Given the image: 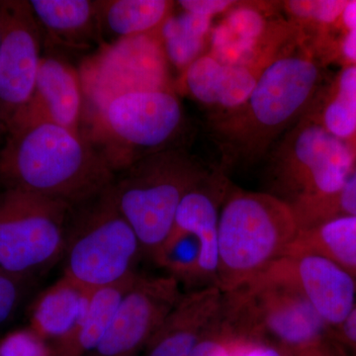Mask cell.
<instances>
[{
    "label": "cell",
    "instance_id": "cell-3",
    "mask_svg": "<svg viewBox=\"0 0 356 356\" xmlns=\"http://www.w3.org/2000/svg\"><path fill=\"white\" fill-rule=\"evenodd\" d=\"M301 226L291 206L261 192L236 191L219 216L217 287L229 293L283 259Z\"/></svg>",
    "mask_w": 356,
    "mask_h": 356
},
{
    "label": "cell",
    "instance_id": "cell-4",
    "mask_svg": "<svg viewBox=\"0 0 356 356\" xmlns=\"http://www.w3.org/2000/svg\"><path fill=\"white\" fill-rule=\"evenodd\" d=\"M208 177L186 154L165 149L140 156L124 168L111 191L143 252L153 259L172 234L182 199Z\"/></svg>",
    "mask_w": 356,
    "mask_h": 356
},
{
    "label": "cell",
    "instance_id": "cell-5",
    "mask_svg": "<svg viewBox=\"0 0 356 356\" xmlns=\"http://www.w3.org/2000/svg\"><path fill=\"white\" fill-rule=\"evenodd\" d=\"M356 163L353 143L334 137L322 125L302 121L276 152L273 181L301 229L310 224L318 204L336 198Z\"/></svg>",
    "mask_w": 356,
    "mask_h": 356
},
{
    "label": "cell",
    "instance_id": "cell-24",
    "mask_svg": "<svg viewBox=\"0 0 356 356\" xmlns=\"http://www.w3.org/2000/svg\"><path fill=\"white\" fill-rule=\"evenodd\" d=\"M29 3L36 20L62 35L86 29L97 13L96 3L88 0H32Z\"/></svg>",
    "mask_w": 356,
    "mask_h": 356
},
{
    "label": "cell",
    "instance_id": "cell-16",
    "mask_svg": "<svg viewBox=\"0 0 356 356\" xmlns=\"http://www.w3.org/2000/svg\"><path fill=\"white\" fill-rule=\"evenodd\" d=\"M83 95L81 77L72 67L56 58H42L34 95L10 121L43 119L79 134Z\"/></svg>",
    "mask_w": 356,
    "mask_h": 356
},
{
    "label": "cell",
    "instance_id": "cell-17",
    "mask_svg": "<svg viewBox=\"0 0 356 356\" xmlns=\"http://www.w3.org/2000/svg\"><path fill=\"white\" fill-rule=\"evenodd\" d=\"M221 184L208 177L194 187L182 199L175 216V227L170 235L187 233L195 236L200 245L199 280L206 286H217L219 266V195Z\"/></svg>",
    "mask_w": 356,
    "mask_h": 356
},
{
    "label": "cell",
    "instance_id": "cell-13",
    "mask_svg": "<svg viewBox=\"0 0 356 356\" xmlns=\"http://www.w3.org/2000/svg\"><path fill=\"white\" fill-rule=\"evenodd\" d=\"M264 4H236L211 30V55L225 65L264 70L287 46L297 32L269 21Z\"/></svg>",
    "mask_w": 356,
    "mask_h": 356
},
{
    "label": "cell",
    "instance_id": "cell-31",
    "mask_svg": "<svg viewBox=\"0 0 356 356\" xmlns=\"http://www.w3.org/2000/svg\"><path fill=\"white\" fill-rule=\"evenodd\" d=\"M29 280L0 268V329L8 324L19 310Z\"/></svg>",
    "mask_w": 356,
    "mask_h": 356
},
{
    "label": "cell",
    "instance_id": "cell-7",
    "mask_svg": "<svg viewBox=\"0 0 356 356\" xmlns=\"http://www.w3.org/2000/svg\"><path fill=\"white\" fill-rule=\"evenodd\" d=\"M77 207L79 213L67 231L63 275L91 291L136 274L142 245L117 207L111 186Z\"/></svg>",
    "mask_w": 356,
    "mask_h": 356
},
{
    "label": "cell",
    "instance_id": "cell-21",
    "mask_svg": "<svg viewBox=\"0 0 356 356\" xmlns=\"http://www.w3.org/2000/svg\"><path fill=\"white\" fill-rule=\"evenodd\" d=\"M212 28L213 18L208 16L186 11L172 14L159 30L168 63L184 72L203 55Z\"/></svg>",
    "mask_w": 356,
    "mask_h": 356
},
{
    "label": "cell",
    "instance_id": "cell-30",
    "mask_svg": "<svg viewBox=\"0 0 356 356\" xmlns=\"http://www.w3.org/2000/svg\"><path fill=\"white\" fill-rule=\"evenodd\" d=\"M231 327L220 310L196 344L191 356H231Z\"/></svg>",
    "mask_w": 356,
    "mask_h": 356
},
{
    "label": "cell",
    "instance_id": "cell-9",
    "mask_svg": "<svg viewBox=\"0 0 356 356\" xmlns=\"http://www.w3.org/2000/svg\"><path fill=\"white\" fill-rule=\"evenodd\" d=\"M168 64L158 31L117 40L86 63L79 77L99 114L119 96L172 89Z\"/></svg>",
    "mask_w": 356,
    "mask_h": 356
},
{
    "label": "cell",
    "instance_id": "cell-14",
    "mask_svg": "<svg viewBox=\"0 0 356 356\" xmlns=\"http://www.w3.org/2000/svg\"><path fill=\"white\" fill-rule=\"evenodd\" d=\"M275 264L325 324H343L355 308V280L346 268L332 259L301 252L285 255Z\"/></svg>",
    "mask_w": 356,
    "mask_h": 356
},
{
    "label": "cell",
    "instance_id": "cell-11",
    "mask_svg": "<svg viewBox=\"0 0 356 356\" xmlns=\"http://www.w3.org/2000/svg\"><path fill=\"white\" fill-rule=\"evenodd\" d=\"M172 276H140L122 299L108 331L89 356H136L181 299Z\"/></svg>",
    "mask_w": 356,
    "mask_h": 356
},
{
    "label": "cell",
    "instance_id": "cell-19",
    "mask_svg": "<svg viewBox=\"0 0 356 356\" xmlns=\"http://www.w3.org/2000/svg\"><path fill=\"white\" fill-rule=\"evenodd\" d=\"M139 274L89 293L88 305L76 331L64 341L54 344L62 356H89L97 348L108 331L122 299Z\"/></svg>",
    "mask_w": 356,
    "mask_h": 356
},
{
    "label": "cell",
    "instance_id": "cell-32",
    "mask_svg": "<svg viewBox=\"0 0 356 356\" xmlns=\"http://www.w3.org/2000/svg\"><path fill=\"white\" fill-rule=\"evenodd\" d=\"M231 356H285L276 346L261 339L245 336L234 330L231 337Z\"/></svg>",
    "mask_w": 356,
    "mask_h": 356
},
{
    "label": "cell",
    "instance_id": "cell-37",
    "mask_svg": "<svg viewBox=\"0 0 356 356\" xmlns=\"http://www.w3.org/2000/svg\"><path fill=\"white\" fill-rule=\"evenodd\" d=\"M353 144H355V146L356 147V138H355V142H353Z\"/></svg>",
    "mask_w": 356,
    "mask_h": 356
},
{
    "label": "cell",
    "instance_id": "cell-18",
    "mask_svg": "<svg viewBox=\"0 0 356 356\" xmlns=\"http://www.w3.org/2000/svg\"><path fill=\"white\" fill-rule=\"evenodd\" d=\"M89 293L63 275L34 300L28 327L51 344L62 343L76 331L88 305Z\"/></svg>",
    "mask_w": 356,
    "mask_h": 356
},
{
    "label": "cell",
    "instance_id": "cell-15",
    "mask_svg": "<svg viewBox=\"0 0 356 356\" xmlns=\"http://www.w3.org/2000/svg\"><path fill=\"white\" fill-rule=\"evenodd\" d=\"M222 303V292L214 285L182 295L149 339L145 356H191Z\"/></svg>",
    "mask_w": 356,
    "mask_h": 356
},
{
    "label": "cell",
    "instance_id": "cell-23",
    "mask_svg": "<svg viewBox=\"0 0 356 356\" xmlns=\"http://www.w3.org/2000/svg\"><path fill=\"white\" fill-rule=\"evenodd\" d=\"M334 137L353 143L356 138V65L341 72L318 122Z\"/></svg>",
    "mask_w": 356,
    "mask_h": 356
},
{
    "label": "cell",
    "instance_id": "cell-1",
    "mask_svg": "<svg viewBox=\"0 0 356 356\" xmlns=\"http://www.w3.org/2000/svg\"><path fill=\"white\" fill-rule=\"evenodd\" d=\"M0 154L6 187L21 189L74 208L114 182L109 161L79 134L43 119H15Z\"/></svg>",
    "mask_w": 356,
    "mask_h": 356
},
{
    "label": "cell",
    "instance_id": "cell-8",
    "mask_svg": "<svg viewBox=\"0 0 356 356\" xmlns=\"http://www.w3.org/2000/svg\"><path fill=\"white\" fill-rule=\"evenodd\" d=\"M72 208L13 187L0 191V268L29 280L64 255Z\"/></svg>",
    "mask_w": 356,
    "mask_h": 356
},
{
    "label": "cell",
    "instance_id": "cell-6",
    "mask_svg": "<svg viewBox=\"0 0 356 356\" xmlns=\"http://www.w3.org/2000/svg\"><path fill=\"white\" fill-rule=\"evenodd\" d=\"M222 314L241 334L271 337L297 355L309 350L325 323L275 264L242 287L222 293Z\"/></svg>",
    "mask_w": 356,
    "mask_h": 356
},
{
    "label": "cell",
    "instance_id": "cell-36",
    "mask_svg": "<svg viewBox=\"0 0 356 356\" xmlns=\"http://www.w3.org/2000/svg\"><path fill=\"white\" fill-rule=\"evenodd\" d=\"M343 332L353 343H356V307L348 314L343 322Z\"/></svg>",
    "mask_w": 356,
    "mask_h": 356
},
{
    "label": "cell",
    "instance_id": "cell-27",
    "mask_svg": "<svg viewBox=\"0 0 356 356\" xmlns=\"http://www.w3.org/2000/svg\"><path fill=\"white\" fill-rule=\"evenodd\" d=\"M262 70L248 65H225L216 104L221 114L235 111L247 102Z\"/></svg>",
    "mask_w": 356,
    "mask_h": 356
},
{
    "label": "cell",
    "instance_id": "cell-35",
    "mask_svg": "<svg viewBox=\"0 0 356 356\" xmlns=\"http://www.w3.org/2000/svg\"><path fill=\"white\" fill-rule=\"evenodd\" d=\"M336 198L344 215L356 216V166Z\"/></svg>",
    "mask_w": 356,
    "mask_h": 356
},
{
    "label": "cell",
    "instance_id": "cell-2",
    "mask_svg": "<svg viewBox=\"0 0 356 356\" xmlns=\"http://www.w3.org/2000/svg\"><path fill=\"white\" fill-rule=\"evenodd\" d=\"M292 40L259 74L241 108L221 114L218 137L229 156L254 159L308 107L320 79L313 56Z\"/></svg>",
    "mask_w": 356,
    "mask_h": 356
},
{
    "label": "cell",
    "instance_id": "cell-33",
    "mask_svg": "<svg viewBox=\"0 0 356 356\" xmlns=\"http://www.w3.org/2000/svg\"><path fill=\"white\" fill-rule=\"evenodd\" d=\"M339 22L344 35L341 42V53L351 65H356V0L346 2Z\"/></svg>",
    "mask_w": 356,
    "mask_h": 356
},
{
    "label": "cell",
    "instance_id": "cell-25",
    "mask_svg": "<svg viewBox=\"0 0 356 356\" xmlns=\"http://www.w3.org/2000/svg\"><path fill=\"white\" fill-rule=\"evenodd\" d=\"M200 245L191 234L170 235L154 255L158 266L163 267L178 281H198Z\"/></svg>",
    "mask_w": 356,
    "mask_h": 356
},
{
    "label": "cell",
    "instance_id": "cell-26",
    "mask_svg": "<svg viewBox=\"0 0 356 356\" xmlns=\"http://www.w3.org/2000/svg\"><path fill=\"white\" fill-rule=\"evenodd\" d=\"M225 64L210 53L203 54L184 72V83L189 95L210 107H216Z\"/></svg>",
    "mask_w": 356,
    "mask_h": 356
},
{
    "label": "cell",
    "instance_id": "cell-10",
    "mask_svg": "<svg viewBox=\"0 0 356 356\" xmlns=\"http://www.w3.org/2000/svg\"><path fill=\"white\" fill-rule=\"evenodd\" d=\"M41 60L29 2H0V118L6 124L31 100Z\"/></svg>",
    "mask_w": 356,
    "mask_h": 356
},
{
    "label": "cell",
    "instance_id": "cell-22",
    "mask_svg": "<svg viewBox=\"0 0 356 356\" xmlns=\"http://www.w3.org/2000/svg\"><path fill=\"white\" fill-rule=\"evenodd\" d=\"M106 27L119 39L158 32L172 14L173 3L165 0H116L102 2Z\"/></svg>",
    "mask_w": 356,
    "mask_h": 356
},
{
    "label": "cell",
    "instance_id": "cell-20",
    "mask_svg": "<svg viewBox=\"0 0 356 356\" xmlns=\"http://www.w3.org/2000/svg\"><path fill=\"white\" fill-rule=\"evenodd\" d=\"M323 255L339 266L356 268V216L343 215L301 229L287 254Z\"/></svg>",
    "mask_w": 356,
    "mask_h": 356
},
{
    "label": "cell",
    "instance_id": "cell-34",
    "mask_svg": "<svg viewBox=\"0 0 356 356\" xmlns=\"http://www.w3.org/2000/svg\"><path fill=\"white\" fill-rule=\"evenodd\" d=\"M182 10L214 18L215 16L226 14L238 1L233 0H181L177 2Z\"/></svg>",
    "mask_w": 356,
    "mask_h": 356
},
{
    "label": "cell",
    "instance_id": "cell-12",
    "mask_svg": "<svg viewBox=\"0 0 356 356\" xmlns=\"http://www.w3.org/2000/svg\"><path fill=\"white\" fill-rule=\"evenodd\" d=\"M99 115L114 139L124 146L149 154L163 151L184 120L181 104L172 89L119 96Z\"/></svg>",
    "mask_w": 356,
    "mask_h": 356
},
{
    "label": "cell",
    "instance_id": "cell-29",
    "mask_svg": "<svg viewBox=\"0 0 356 356\" xmlns=\"http://www.w3.org/2000/svg\"><path fill=\"white\" fill-rule=\"evenodd\" d=\"M0 356H62L31 327L7 332L0 339Z\"/></svg>",
    "mask_w": 356,
    "mask_h": 356
},
{
    "label": "cell",
    "instance_id": "cell-28",
    "mask_svg": "<svg viewBox=\"0 0 356 356\" xmlns=\"http://www.w3.org/2000/svg\"><path fill=\"white\" fill-rule=\"evenodd\" d=\"M346 2L343 0H290L285 11L301 24L331 26L339 22Z\"/></svg>",
    "mask_w": 356,
    "mask_h": 356
}]
</instances>
